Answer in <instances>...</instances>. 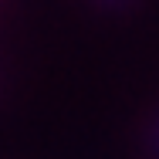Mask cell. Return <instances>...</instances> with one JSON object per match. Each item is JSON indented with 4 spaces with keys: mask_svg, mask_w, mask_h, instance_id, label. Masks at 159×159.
<instances>
[{
    "mask_svg": "<svg viewBox=\"0 0 159 159\" xmlns=\"http://www.w3.org/2000/svg\"><path fill=\"white\" fill-rule=\"evenodd\" d=\"M146 146H149V156L159 159V112L152 115V122H149V129H146Z\"/></svg>",
    "mask_w": 159,
    "mask_h": 159,
    "instance_id": "cell-1",
    "label": "cell"
},
{
    "mask_svg": "<svg viewBox=\"0 0 159 159\" xmlns=\"http://www.w3.org/2000/svg\"><path fill=\"white\" fill-rule=\"evenodd\" d=\"M95 3L108 7V10H122V7H125V3H132V0H95Z\"/></svg>",
    "mask_w": 159,
    "mask_h": 159,
    "instance_id": "cell-2",
    "label": "cell"
}]
</instances>
